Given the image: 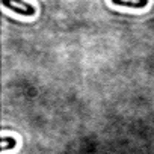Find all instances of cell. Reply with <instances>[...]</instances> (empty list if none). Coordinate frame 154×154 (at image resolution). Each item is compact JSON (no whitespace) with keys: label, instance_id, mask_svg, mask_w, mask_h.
I'll use <instances>...</instances> for the list:
<instances>
[{"label":"cell","instance_id":"cell-1","mask_svg":"<svg viewBox=\"0 0 154 154\" xmlns=\"http://www.w3.org/2000/svg\"><path fill=\"white\" fill-rule=\"evenodd\" d=\"M3 6L9 8L11 11L20 14V15H26V17H32L35 15V8L30 3H24V2H9V0H3Z\"/></svg>","mask_w":154,"mask_h":154},{"label":"cell","instance_id":"cell-2","mask_svg":"<svg viewBox=\"0 0 154 154\" xmlns=\"http://www.w3.org/2000/svg\"><path fill=\"white\" fill-rule=\"evenodd\" d=\"M112 3L116 6H125V8H145L148 6V0L142 2H121V0H112Z\"/></svg>","mask_w":154,"mask_h":154},{"label":"cell","instance_id":"cell-3","mask_svg":"<svg viewBox=\"0 0 154 154\" xmlns=\"http://www.w3.org/2000/svg\"><path fill=\"white\" fill-rule=\"evenodd\" d=\"M17 146V140L12 136H2V151H8V149H14Z\"/></svg>","mask_w":154,"mask_h":154}]
</instances>
